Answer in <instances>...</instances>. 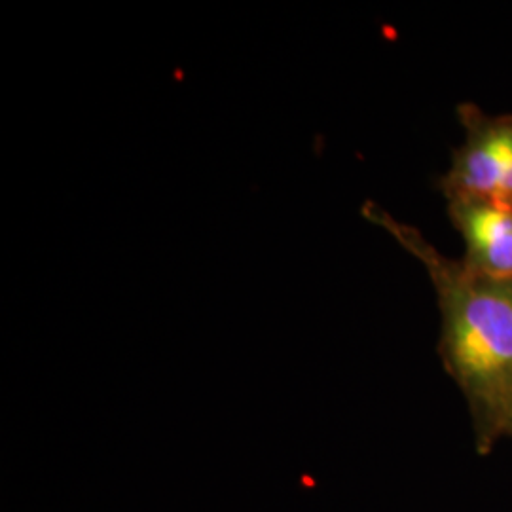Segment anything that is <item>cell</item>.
Listing matches in <instances>:
<instances>
[{
  "mask_svg": "<svg viewBox=\"0 0 512 512\" xmlns=\"http://www.w3.org/2000/svg\"><path fill=\"white\" fill-rule=\"evenodd\" d=\"M363 213L427 270L439 300L446 370L463 391L482 437L501 433L512 408V279L476 274L376 203H366Z\"/></svg>",
  "mask_w": 512,
  "mask_h": 512,
  "instance_id": "6da1fadb",
  "label": "cell"
},
{
  "mask_svg": "<svg viewBox=\"0 0 512 512\" xmlns=\"http://www.w3.org/2000/svg\"><path fill=\"white\" fill-rule=\"evenodd\" d=\"M458 118L465 137L440 179V192L512 209V114H488L475 103H461Z\"/></svg>",
  "mask_w": 512,
  "mask_h": 512,
  "instance_id": "7a4b0ae2",
  "label": "cell"
},
{
  "mask_svg": "<svg viewBox=\"0 0 512 512\" xmlns=\"http://www.w3.org/2000/svg\"><path fill=\"white\" fill-rule=\"evenodd\" d=\"M448 217L465 243L463 264L492 279H512V209L480 198H446Z\"/></svg>",
  "mask_w": 512,
  "mask_h": 512,
  "instance_id": "3957f363",
  "label": "cell"
},
{
  "mask_svg": "<svg viewBox=\"0 0 512 512\" xmlns=\"http://www.w3.org/2000/svg\"><path fill=\"white\" fill-rule=\"evenodd\" d=\"M503 431H507V433H511L512 435V408L511 412H509V416H507V420H505V427H503Z\"/></svg>",
  "mask_w": 512,
  "mask_h": 512,
  "instance_id": "277c9868",
  "label": "cell"
}]
</instances>
